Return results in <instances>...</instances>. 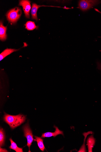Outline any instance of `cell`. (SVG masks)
<instances>
[{
    "label": "cell",
    "mask_w": 101,
    "mask_h": 152,
    "mask_svg": "<svg viewBox=\"0 0 101 152\" xmlns=\"http://www.w3.org/2000/svg\"><path fill=\"white\" fill-rule=\"evenodd\" d=\"M3 119L4 121L13 129L23 123L25 121L26 118V116L22 114L12 115L5 113Z\"/></svg>",
    "instance_id": "obj_1"
},
{
    "label": "cell",
    "mask_w": 101,
    "mask_h": 152,
    "mask_svg": "<svg viewBox=\"0 0 101 152\" xmlns=\"http://www.w3.org/2000/svg\"><path fill=\"white\" fill-rule=\"evenodd\" d=\"M22 15V10L20 8L16 7L9 10L7 13V19L9 23H16L20 19Z\"/></svg>",
    "instance_id": "obj_2"
},
{
    "label": "cell",
    "mask_w": 101,
    "mask_h": 152,
    "mask_svg": "<svg viewBox=\"0 0 101 152\" xmlns=\"http://www.w3.org/2000/svg\"><path fill=\"white\" fill-rule=\"evenodd\" d=\"M98 1H86L82 0L79 1L78 2V7L83 12L87 11L94 6L99 4Z\"/></svg>",
    "instance_id": "obj_3"
},
{
    "label": "cell",
    "mask_w": 101,
    "mask_h": 152,
    "mask_svg": "<svg viewBox=\"0 0 101 152\" xmlns=\"http://www.w3.org/2000/svg\"><path fill=\"white\" fill-rule=\"evenodd\" d=\"M23 130L24 133V136L25 137L27 140V145L29 148V152H31L30 150V147L32 143L35 140L33 137V132L31 129L29 124L28 122L23 127Z\"/></svg>",
    "instance_id": "obj_4"
},
{
    "label": "cell",
    "mask_w": 101,
    "mask_h": 152,
    "mask_svg": "<svg viewBox=\"0 0 101 152\" xmlns=\"http://www.w3.org/2000/svg\"><path fill=\"white\" fill-rule=\"evenodd\" d=\"M31 2L27 0H22L20 1L19 5L22 6L25 16L28 18H30V12L31 9Z\"/></svg>",
    "instance_id": "obj_5"
},
{
    "label": "cell",
    "mask_w": 101,
    "mask_h": 152,
    "mask_svg": "<svg viewBox=\"0 0 101 152\" xmlns=\"http://www.w3.org/2000/svg\"><path fill=\"white\" fill-rule=\"evenodd\" d=\"M54 127L55 129V130L54 132H47L42 134L41 137L45 138L46 137H50L52 136L55 137L57 135L59 134L64 135L63 131H60L58 128L54 126Z\"/></svg>",
    "instance_id": "obj_6"
},
{
    "label": "cell",
    "mask_w": 101,
    "mask_h": 152,
    "mask_svg": "<svg viewBox=\"0 0 101 152\" xmlns=\"http://www.w3.org/2000/svg\"><path fill=\"white\" fill-rule=\"evenodd\" d=\"M7 30V26H4L2 21L0 23V39L2 41H4L7 39L6 32Z\"/></svg>",
    "instance_id": "obj_7"
},
{
    "label": "cell",
    "mask_w": 101,
    "mask_h": 152,
    "mask_svg": "<svg viewBox=\"0 0 101 152\" xmlns=\"http://www.w3.org/2000/svg\"><path fill=\"white\" fill-rule=\"evenodd\" d=\"M47 7L48 6H40L34 3L33 4L32 8L31 10V15L32 18L33 20H38L37 16V12L39 8L41 7Z\"/></svg>",
    "instance_id": "obj_8"
},
{
    "label": "cell",
    "mask_w": 101,
    "mask_h": 152,
    "mask_svg": "<svg viewBox=\"0 0 101 152\" xmlns=\"http://www.w3.org/2000/svg\"><path fill=\"white\" fill-rule=\"evenodd\" d=\"M20 49H13L7 48L2 53L0 54V61H1L4 58L10 54L12 53L17 51Z\"/></svg>",
    "instance_id": "obj_9"
},
{
    "label": "cell",
    "mask_w": 101,
    "mask_h": 152,
    "mask_svg": "<svg viewBox=\"0 0 101 152\" xmlns=\"http://www.w3.org/2000/svg\"><path fill=\"white\" fill-rule=\"evenodd\" d=\"M95 143V139L93 135L89 137L87 140V144L88 146L89 152H92V148L94 147Z\"/></svg>",
    "instance_id": "obj_10"
},
{
    "label": "cell",
    "mask_w": 101,
    "mask_h": 152,
    "mask_svg": "<svg viewBox=\"0 0 101 152\" xmlns=\"http://www.w3.org/2000/svg\"><path fill=\"white\" fill-rule=\"evenodd\" d=\"M25 26V28L28 31H33L38 28V26H36L35 22L31 21L27 22Z\"/></svg>",
    "instance_id": "obj_11"
},
{
    "label": "cell",
    "mask_w": 101,
    "mask_h": 152,
    "mask_svg": "<svg viewBox=\"0 0 101 152\" xmlns=\"http://www.w3.org/2000/svg\"><path fill=\"white\" fill-rule=\"evenodd\" d=\"M9 140L11 142V145L9 148L10 149H13L17 152H23V151L22 148H20L18 147L17 144L12 140L11 138H10Z\"/></svg>",
    "instance_id": "obj_12"
},
{
    "label": "cell",
    "mask_w": 101,
    "mask_h": 152,
    "mask_svg": "<svg viewBox=\"0 0 101 152\" xmlns=\"http://www.w3.org/2000/svg\"><path fill=\"white\" fill-rule=\"evenodd\" d=\"M37 143L38 145L41 150L44 151L45 149L44 143H43V140L40 137L35 136Z\"/></svg>",
    "instance_id": "obj_13"
},
{
    "label": "cell",
    "mask_w": 101,
    "mask_h": 152,
    "mask_svg": "<svg viewBox=\"0 0 101 152\" xmlns=\"http://www.w3.org/2000/svg\"><path fill=\"white\" fill-rule=\"evenodd\" d=\"M5 138L4 131L3 129L1 128V130H0V146H1V147L4 145Z\"/></svg>",
    "instance_id": "obj_14"
},
{
    "label": "cell",
    "mask_w": 101,
    "mask_h": 152,
    "mask_svg": "<svg viewBox=\"0 0 101 152\" xmlns=\"http://www.w3.org/2000/svg\"><path fill=\"white\" fill-rule=\"evenodd\" d=\"M99 37L101 38V37Z\"/></svg>",
    "instance_id": "obj_15"
},
{
    "label": "cell",
    "mask_w": 101,
    "mask_h": 152,
    "mask_svg": "<svg viewBox=\"0 0 101 152\" xmlns=\"http://www.w3.org/2000/svg\"></svg>",
    "instance_id": "obj_16"
}]
</instances>
